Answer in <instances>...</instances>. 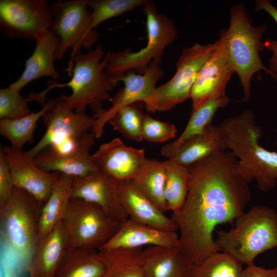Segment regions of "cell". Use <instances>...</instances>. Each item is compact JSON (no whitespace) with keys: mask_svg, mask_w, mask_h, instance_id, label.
Wrapping results in <instances>:
<instances>
[{"mask_svg":"<svg viewBox=\"0 0 277 277\" xmlns=\"http://www.w3.org/2000/svg\"><path fill=\"white\" fill-rule=\"evenodd\" d=\"M47 108L42 119L46 130L41 140L29 150L34 158L54 144L83 136L91 131L95 121L86 112H76L68 104L65 95L47 101Z\"/></svg>","mask_w":277,"mask_h":277,"instance_id":"7c38bea8","label":"cell"},{"mask_svg":"<svg viewBox=\"0 0 277 277\" xmlns=\"http://www.w3.org/2000/svg\"><path fill=\"white\" fill-rule=\"evenodd\" d=\"M165 180L164 161L146 158L131 182L141 193L165 213L168 211L164 197Z\"/></svg>","mask_w":277,"mask_h":277,"instance_id":"4316f807","label":"cell"},{"mask_svg":"<svg viewBox=\"0 0 277 277\" xmlns=\"http://www.w3.org/2000/svg\"><path fill=\"white\" fill-rule=\"evenodd\" d=\"M112 183L117 199L129 219L159 229L176 231L177 227L173 219L141 193L131 181Z\"/></svg>","mask_w":277,"mask_h":277,"instance_id":"ac0fdd59","label":"cell"},{"mask_svg":"<svg viewBox=\"0 0 277 277\" xmlns=\"http://www.w3.org/2000/svg\"><path fill=\"white\" fill-rule=\"evenodd\" d=\"M179 243V235L176 231L159 229L128 218L121 224L113 236L100 250L137 248L145 246L177 247Z\"/></svg>","mask_w":277,"mask_h":277,"instance_id":"d6986e66","label":"cell"},{"mask_svg":"<svg viewBox=\"0 0 277 277\" xmlns=\"http://www.w3.org/2000/svg\"><path fill=\"white\" fill-rule=\"evenodd\" d=\"M47 108L46 103L41 110L14 120H0V134L7 138L11 146L23 149L26 143H32L34 141V131L39 119L42 117Z\"/></svg>","mask_w":277,"mask_h":277,"instance_id":"4dcf8cb0","label":"cell"},{"mask_svg":"<svg viewBox=\"0 0 277 277\" xmlns=\"http://www.w3.org/2000/svg\"><path fill=\"white\" fill-rule=\"evenodd\" d=\"M176 132L177 129L174 125L145 114L142 127L143 140L151 143H162L174 137Z\"/></svg>","mask_w":277,"mask_h":277,"instance_id":"d590c367","label":"cell"},{"mask_svg":"<svg viewBox=\"0 0 277 277\" xmlns=\"http://www.w3.org/2000/svg\"><path fill=\"white\" fill-rule=\"evenodd\" d=\"M62 223L67 249L99 250L121 225L96 205L77 199H71Z\"/></svg>","mask_w":277,"mask_h":277,"instance_id":"9c48e42d","label":"cell"},{"mask_svg":"<svg viewBox=\"0 0 277 277\" xmlns=\"http://www.w3.org/2000/svg\"><path fill=\"white\" fill-rule=\"evenodd\" d=\"M142 248L98 250L108 269L105 277H144Z\"/></svg>","mask_w":277,"mask_h":277,"instance_id":"f546056e","label":"cell"},{"mask_svg":"<svg viewBox=\"0 0 277 277\" xmlns=\"http://www.w3.org/2000/svg\"><path fill=\"white\" fill-rule=\"evenodd\" d=\"M74 180L73 176L61 174L41 211L38 222V240L49 234L62 222L71 200Z\"/></svg>","mask_w":277,"mask_h":277,"instance_id":"484cf974","label":"cell"},{"mask_svg":"<svg viewBox=\"0 0 277 277\" xmlns=\"http://www.w3.org/2000/svg\"><path fill=\"white\" fill-rule=\"evenodd\" d=\"M216 41L210 44L184 48L176 64L173 76L156 87L144 102L149 112L167 111L190 98L192 88L201 68L214 51Z\"/></svg>","mask_w":277,"mask_h":277,"instance_id":"30bf717a","label":"cell"},{"mask_svg":"<svg viewBox=\"0 0 277 277\" xmlns=\"http://www.w3.org/2000/svg\"><path fill=\"white\" fill-rule=\"evenodd\" d=\"M0 152L8 166L14 187L26 191L44 204L61 174L43 170L23 149L6 146L1 148Z\"/></svg>","mask_w":277,"mask_h":277,"instance_id":"5bb4252c","label":"cell"},{"mask_svg":"<svg viewBox=\"0 0 277 277\" xmlns=\"http://www.w3.org/2000/svg\"><path fill=\"white\" fill-rule=\"evenodd\" d=\"M91 155L90 152L60 155L45 149L34 159L36 165L45 171L80 177L96 171L92 163Z\"/></svg>","mask_w":277,"mask_h":277,"instance_id":"83f0119b","label":"cell"},{"mask_svg":"<svg viewBox=\"0 0 277 277\" xmlns=\"http://www.w3.org/2000/svg\"><path fill=\"white\" fill-rule=\"evenodd\" d=\"M216 43L192 88L190 98L192 110L214 96L225 94L227 84L235 72L228 54L223 30Z\"/></svg>","mask_w":277,"mask_h":277,"instance_id":"2e32d148","label":"cell"},{"mask_svg":"<svg viewBox=\"0 0 277 277\" xmlns=\"http://www.w3.org/2000/svg\"><path fill=\"white\" fill-rule=\"evenodd\" d=\"M35 42L32 54L25 61L24 71L9 87L21 91L30 83L42 77H51L53 80L60 78L54 65L60 43L58 37L49 31Z\"/></svg>","mask_w":277,"mask_h":277,"instance_id":"44dd1931","label":"cell"},{"mask_svg":"<svg viewBox=\"0 0 277 277\" xmlns=\"http://www.w3.org/2000/svg\"><path fill=\"white\" fill-rule=\"evenodd\" d=\"M241 277H277V267L266 269L254 264L244 269Z\"/></svg>","mask_w":277,"mask_h":277,"instance_id":"f35d334b","label":"cell"},{"mask_svg":"<svg viewBox=\"0 0 277 277\" xmlns=\"http://www.w3.org/2000/svg\"><path fill=\"white\" fill-rule=\"evenodd\" d=\"M45 90L36 93L31 92L27 96H22L20 91L10 87L0 89V119L14 120L26 116L33 112L28 104L37 101L45 105L47 101Z\"/></svg>","mask_w":277,"mask_h":277,"instance_id":"d6a6232c","label":"cell"},{"mask_svg":"<svg viewBox=\"0 0 277 277\" xmlns=\"http://www.w3.org/2000/svg\"><path fill=\"white\" fill-rule=\"evenodd\" d=\"M267 28L252 25L244 3L231 7L229 26L223 31L229 57L243 87V101L251 97V81L255 73L263 71L277 81V74L264 65L260 56L265 48L262 35Z\"/></svg>","mask_w":277,"mask_h":277,"instance_id":"8992f818","label":"cell"},{"mask_svg":"<svg viewBox=\"0 0 277 277\" xmlns=\"http://www.w3.org/2000/svg\"><path fill=\"white\" fill-rule=\"evenodd\" d=\"M216 232L215 241L221 250L242 265H252L258 255L277 248V213L255 205L238 217L229 231Z\"/></svg>","mask_w":277,"mask_h":277,"instance_id":"5b68a950","label":"cell"},{"mask_svg":"<svg viewBox=\"0 0 277 277\" xmlns=\"http://www.w3.org/2000/svg\"><path fill=\"white\" fill-rule=\"evenodd\" d=\"M146 16L147 45L136 52L130 48L108 53L106 72L120 75L129 72L143 74L152 61L161 63L166 46L176 38L177 32L174 22L167 15L157 12L154 3L150 2L143 7Z\"/></svg>","mask_w":277,"mask_h":277,"instance_id":"52a82bcc","label":"cell"},{"mask_svg":"<svg viewBox=\"0 0 277 277\" xmlns=\"http://www.w3.org/2000/svg\"><path fill=\"white\" fill-rule=\"evenodd\" d=\"M108 269L98 250L66 249L54 277H105Z\"/></svg>","mask_w":277,"mask_h":277,"instance_id":"d4e9b609","label":"cell"},{"mask_svg":"<svg viewBox=\"0 0 277 277\" xmlns=\"http://www.w3.org/2000/svg\"><path fill=\"white\" fill-rule=\"evenodd\" d=\"M166 180L164 197L168 211L176 215L184 205L190 187L191 173L189 167L171 159L164 161Z\"/></svg>","mask_w":277,"mask_h":277,"instance_id":"f1b7e54d","label":"cell"},{"mask_svg":"<svg viewBox=\"0 0 277 277\" xmlns=\"http://www.w3.org/2000/svg\"><path fill=\"white\" fill-rule=\"evenodd\" d=\"M108 55H105L101 46H97L87 52L80 53L73 59V67L70 80L61 84L54 80L47 83L50 90L55 88L69 87L70 95H65L69 105L76 112H85L89 106L93 117L103 112V102L111 101L109 92L112 90L121 81L122 75H111L106 69Z\"/></svg>","mask_w":277,"mask_h":277,"instance_id":"3957f363","label":"cell"},{"mask_svg":"<svg viewBox=\"0 0 277 277\" xmlns=\"http://www.w3.org/2000/svg\"><path fill=\"white\" fill-rule=\"evenodd\" d=\"M255 9L257 11L263 10L267 12L277 24V8L269 1H255ZM265 48L272 53L269 60L268 69L273 73L277 74V41L272 38H267L264 43Z\"/></svg>","mask_w":277,"mask_h":277,"instance_id":"8d00e7d4","label":"cell"},{"mask_svg":"<svg viewBox=\"0 0 277 277\" xmlns=\"http://www.w3.org/2000/svg\"><path fill=\"white\" fill-rule=\"evenodd\" d=\"M148 0H88L91 10L92 26L96 28L101 24L140 7L144 6Z\"/></svg>","mask_w":277,"mask_h":277,"instance_id":"e575fe53","label":"cell"},{"mask_svg":"<svg viewBox=\"0 0 277 277\" xmlns=\"http://www.w3.org/2000/svg\"><path fill=\"white\" fill-rule=\"evenodd\" d=\"M2 264L3 277H21L7 259H3Z\"/></svg>","mask_w":277,"mask_h":277,"instance_id":"ab89813d","label":"cell"},{"mask_svg":"<svg viewBox=\"0 0 277 277\" xmlns=\"http://www.w3.org/2000/svg\"><path fill=\"white\" fill-rule=\"evenodd\" d=\"M44 204L26 191L14 187L0 208L1 244L28 271L38 241V222Z\"/></svg>","mask_w":277,"mask_h":277,"instance_id":"277c9868","label":"cell"},{"mask_svg":"<svg viewBox=\"0 0 277 277\" xmlns=\"http://www.w3.org/2000/svg\"><path fill=\"white\" fill-rule=\"evenodd\" d=\"M229 101L230 99L226 94L216 95L193 109L183 132L174 141L162 147L161 155L167 159L171 158L184 143L203 133L211 124L217 110L227 106Z\"/></svg>","mask_w":277,"mask_h":277,"instance_id":"603a6c76","label":"cell"},{"mask_svg":"<svg viewBox=\"0 0 277 277\" xmlns=\"http://www.w3.org/2000/svg\"><path fill=\"white\" fill-rule=\"evenodd\" d=\"M146 159L143 149L126 146L119 138L102 144L91 155L96 170L114 183L131 181Z\"/></svg>","mask_w":277,"mask_h":277,"instance_id":"9a60e30c","label":"cell"},{"mask_svg":"<svg viewBox=\"0 0 277 277\" xmlns=\"http://www.w3.org/2000/svg\"><path fill=\"white\" fill-rule=\"evenodd\" d=\"M227 150L220 126L211 124L203 133L184 143L169 159L188 167L208 156Z\"/></svg>","mask_w":277,"mask_h":277,"instance_id":"cb8c5ba5","label":"cell"},{"mask_svg":"<svg viewBox=\"0 0 277 277\" xmlns=\"http://www.w3.org/2000/svg\"><path fill=\"white\" fill-rule=\"evenodd\" d=\"M160 62L152 61L143 74L134 72L124 74L121 79L124 86L112 97L111 106L95 117L91 131L95 138H100L104 127L114 114L122 108L137 102H144L156 89V84L164 75Z\"/></svg>","mask_w":277,"mask_h":277,"instance_id":"4fadbf2b","label":"cell"},{"mask_svg":"<svg viewBox=\"0 0 277 277\" xmlns=\"http://www.w3.org/2000/svg\"><path fill=\"white\" fill-rule=\"evenodd\" d=\"M193 266L177 247L150 246L143 251L144 277H191Z\"/></svg>","mask_w":277,"mask_h":277,"instance_id":"ffe728a7","label":"cell"},{"mask_svg":"<svg viewBox=\"0 0 277 277\" xmlns=\"http://www.w3.org/2000/svg\"><path fill=\"white\" fill-rule=\"evenodd\" d=\"M243 270L231 255L216 252L193 263L191 277H241Z\"/></svg>","mask_w":277,"mask_h":277,"instance_id":"1f68e13d","label":"cell"},{"mask_svg":"<svg viewBox=\"0 0 277 277\" xmlns=\"http://www.w3.org/2000/svg\"><path fill=\"white\" fill-rule=\"evenodd\" d=\"M52 20L46 0L0 1V30L7 38L36 41L49 31Z\"/></svg>","mask_w":277,"mask_h":277,"instance_id":"8fae6325","label":"cell"},{"mask_svg":"<svg viewBox=\"0 0 277 277\" xmlns=\"http://www.w3.org/2000/svg\"><path fill=\"white\" fill-rule=\"evenodd\" d=\"M237 161L227 150L188 167V193L172 219L180 232L177 248L193 263L221 250L213 238L215 227L235 220L250 199L248 184L236 171Z\"/></svg>","mask_w":277,"mask_h":277,"instance_id":"6da1fadb","label":"cell"},{"mask_svg":"<svg viewBox=\"0 0 277 277\" xmlns=\"http://www.w3.org/2000/svg\"><path fill=\"white\" fill-rule=\"evenodd\" d=\"M71 199H77L96 205L111 219L122 224L129 217L118 201L112 182L97 171L74 177Z\"/></svg>","mask_w":277,"mask_h":277,"instance_id":"e0dca14e","label":"cell"},{"mask_svg":"<svg viewBox=\"0 0 277 277\" xmlns=\"http://www.w3.org/2000/svg\"><path fill=\"white\" fill-rule=\"evenodd\" d=\"M88 0H57L50 5L52 23L49 31L57 36L60 43L55 60H62L66 50L72 52L65 71L71 77L74 57L82 49L88 50L98 41L99 34L92 26L91 10Z\"/></svg>","mask_w":277,"mask_h":277,"instance_id":"ba28073f","label":"cell"},{"mask_svg":"<svg viewBox=\"0 0 277 277\" xmlns=\"http://www.w3.org/2000/svg\"><path fill=\"white\" fill-rule=\"evenodd\" d=\"M225 146L238 160L236 169L249 184L253 180L263 192L273 189L277 184V152L260 145L262 136L254 114L246 110L225 119L220 125Z\"/></svg>","mask_w":277,"mask_h":277,"instance_id":"7a4b0ae2","label":"cell"},{"mask_svg":"<svg viewBox=\"0 0 277 277\" xmlns=\"http://www.w3.org/2000/svg\"><path fill=\"white\" fill-rule=\"evenodd\" d=\"M142 102H137L117 111L110 120L114 130L125 138L140 142L143 140L142 127L145 114Z\"/></svg>","mask_w":277,"mask_h":277,"instance_id":"836d02e7","label":"cell"},{"mask_svg":"<svg viewBox=\"0 0 277 277\" xmlns=\"http://www.w3.org/2000/svg\"><path fill=\"white\" fill-rule=\"evenodd\" d=\"M14 187L10 171L3 154L0 152V208L7 202Z\"/></svg>","mask_w":277,"mask_h":277,"instance_id":"74e56055","label":"cell"},{"mask_svg":"<svg viewBox=\"0 0 277 277\" xmlns=\"http://www.w3.org/2000/svg\"><path fill=\"white\" fill-rule=\"evenodd\" d=\"M62 222L38 240L28 272L30 277H54L66 251Z\"/></svg>","mask_w":277,"mask_h":277,"instance_id":"7402d4cb","label":"cell"}]
</instances>
